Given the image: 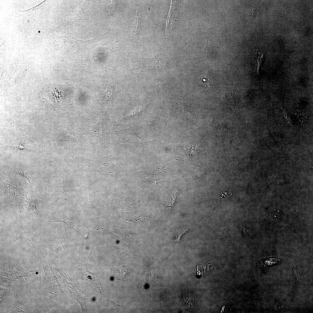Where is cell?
<instances>
[{"mask_svg":"<svg viewBox=\"0 0 313 313\" xmlns=\"http://www.w3.org/2000/svg\"><path fill=\"white\" fill-rule=\"evenodd\" d=\"M116 2L115 1H112L111 4H109L108 7L109 12L110 13H112L115 10Z\"/></svg>","mask_w":313,"mask_h":313,"instance_id":"cell-10","label":"cell"},{"mask_svg":"<svg viewBox=\"0 0 313 313\" xmlns=\"http://www.w3.org/2000/svg\"><path fill=\"white\" fill-rule=\"evenodd\" d=\"M12 169L16 174L20 175L27 179L30 184L32 194L34 199L32 190L31 181L34 173L36 172L27 166L20 163H14L12 165Z\"/></svg>","mask_w":313,"mask_h":313,"instance_id":"cell-1","label":"cell"},{"mask_svg":"<svg viewBox=\"0 0 313 313\" xmlns=\"http://www.w3.org/2000/svg\"><path fill=\"white\" fill-rule=\"evenodd\" d=\"M129 272L127 266H121L116 270V277L118 280L123 281L125 279Z\"/></svg>","mask_w":313,"mask_h":313,"instance_id":"cell-3","label":"cell"},{"mask_svg":"<svg viewBox=\"0 0 313 313\" xmlns=\"http://www.w3.org/2000/svg\"><path fill=\"white\" fill-rule=\"evenodd\" d=\"M239 100L236 94L231 92L227 99V104L233 113H236L238 108Z\"/></svg>","mask_w":313,"mask_h":313,"instance_id":"cell-2","label":"cell"},{"mask_svg":"<svg viewBox=\"0 0 313 313\" xmlns=\"http://www.w3.org/2000/svg\"><path fill=\"white\" fill-rule=\"evenodd\" d=\"M263 54L259 51L257 52L256 54L255 58H256V63L255 66V68L258 74H259V68L261 63L262 59L263 58Z\"/></svg>","mask_w":313,"mask_h":313,"instance_id":"cell-7","label":"cell"},{"mask_svg":"<svg viewBox=\"0 0 313 313\" xmlns=\"http://www.w3.org/2000/svg\"><path fill=\"white\" fill-rule=\"evenodd\" d=\"M283 113L284 114V117L285 118L287 122L289 125H290L292 128H293V127H294V126L291 117L285 108L283 109Z\"/></svg>","mask_w":313,"mask_h":313,"instance_id":"cell-8","label":"cell"},{"mask_svg":"<svg viewBox=\"0 0 313 313\" xmlns=\"http://www.w3.org/2000/svg\"><path fill=\"white\" fill-rule=\"evenodd\" d=\"M134 41H136L138 37L140 28V19L139 17V15L137 13L136 15V17L134 23Z\"/></svg>","mask_w":313,"mask_h":313,"instance_id":"cell-5","label":"cell"},{"mask_svg":"<svg viewBox=\"0 0 313 313\" xmlns=\"http://www.w3.org/2000/svg\"><path fill=\"white\" fill-rule=\"evenodd\" d=\"M180 106L181 107V108H182V110H183V111L184 112H185V114H186V116H187V117H188V118H191V119H192V120H193V117H191V116L190 115V114H189V113H188V112H187L186 111H186V109H185V108H184L183 107V106H181V105H180Z\"/></svg>","mask_w":313,"mask_h":313,"instance_id":"cell-12","label":"cell"},{"mask_svg":"<svg viewBox=\"0 0 313 313\" xmlns=\"http://www.w3.org/2000/svg\"><path fill=\"white\" fill-rule=\"evenodd\" d=\"M267 145L275 152H278L279 150L273 137L270 134H269V137L267 141Z\"/></svg>","mask_w":313,"mask_h":313,"instance_id":"cell-6","label":"cell"},{"mask_svg":"<svg viewBox=\"0 0 313 313\" xmlns=\"http://www.w3.org/2000/svg\"><path fill=\"white\" fill-rule=\"evenodd\" d=\"M210 74L207 71L200 77V82L207 90L211 88L212 87L210 81Z\"/></svg>","mask_w":313,"mask_h":313,"instance_id":"cell-4","label":"cell"},{"mask_svg":"<svg viewBox=\"0 0 313 313\" xmlns=\"http://www.w3.org/2000/svg\"><path fill=\"white\" fill-rule=\"evenodd\" d=\"M103 95L106 98L110 97L111 95V92L110 90L108 88H106V89L103 92Z\"/></svg>","mask_w":313,"mask_h":313,"instance_id":"cell-11","label":"cell"},{"mask_svg":"<svg viewBox=\"0 0 313 313\" xmlns=\"http://www.w3.org/2000/svg\"><path fill=\"white\" fill-rule=\"evenodd\" d=\"M187 230L185 229L179 232L177 235L175 236L174 242L179 243V242H180L181 238L183 234H184Z\"/></svg>","mask_w":313,"mask_h":313,"instance_id":"cell-9","label":"cell"}]
</instances>
